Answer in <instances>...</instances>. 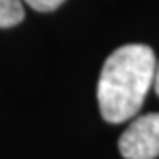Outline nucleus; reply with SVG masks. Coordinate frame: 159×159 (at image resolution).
Here are the masks:
<instances>
[{
  "label": "nucleus",
  "instance_id": "nucleus-1",
  "mask_svg": "<svg viewBox=\"0 0 159 159\" xmlns=\"http://www.w3.org/2000/svg\"><path fill=\"white\" fill-rule=\"evenodd\" d=\"M156 55L147 44H125L115 50L101 69L97 101L104 120L120 124L140 111L152 87Z\"/></svg>",
  "mask_w": 159,
  "mask_h": 159
},
{
  "label": "nucleus",
  "instance_id": "nucleus-2",
  "mask_svg": "<svg viewBox=\"0 0 159 159\" xmlns=\"http://www.w3.org/2000/svg\"><path fill=\"white\" fill-rule=\"evenodd\" d=\"M125 159H156L159 156V113L142 115L131 122L119 140Z\"/></svg>",
  "mask_w": 159,
  "mask_h": 159
},
{
  "label": "nucleus",
  "instance_id": "nucleus-3",
  "mask_svg": "<svg viewBox=\"0 0 159 159\" xmlns=\"http://www.w3.org/2000/svg\"><path fill=\"white\" fill-rule=\"evenodd\" d=\"M25 11H23L21 0H0V27H14L23 20Z\"/></svg>",
  "mask_w": 159,
  "mask_h": 159
},
{
  "label": "nucleus",
  "instance_id": "nucleus-4",
  "mask_svg": "<svg viewBox=\"0 0 159 159\" xmlns=\"http://www.w3.org/2000/svg\"><path fill=\"white\" fill-rule=\"evenodd\" d=\"M21 2H27L32 9L35 11H41V12H50V11H55L60 4H64L66 0H21Z\"/></svg>",
  "mask_w": 159,
  "mask_h": 159
},
{
  "label": "nucleus",
  "instance_id": "nucleus-5",
  "mask_svg": "<svg viewBox=\"0 0 159 159\" xmlns=\"http://www.w3.org/2000/svg\"><path fill=\"white\" fill-rule=\"evenodd\" d=\"M152 87L156 94L159 96V62H156V71H154V81H152Z\"/></svg>",
  "mask_w": 159,
  "mask_h": 159
}]
</instances>
